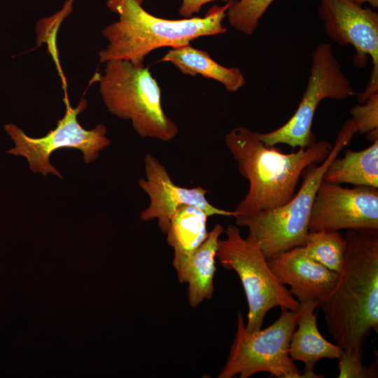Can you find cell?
Here are the masks:
<instances>
[{
  "mask_svg": "<svg viewBox=\"0 0 378 378\" xmlns=\"http://www.w3.org/2000/svg\"><path fill=\"white\" fill-rule=\"evenodd\" d=\"M343 267L319 303L328 332L342 350H362L378 330V230H346Z\"/></svg>",
  "mask_w": 378,
  "mask_h": 378,
  "instance_id": "obj_1",
  "label": "cell"
},
{
  "mask_svg": "<svg viewBox=\"0 0 378 378\" xmlns=\"http://www.w3.org/2000/svg\"><path fill=\"white\" fill-rule=\"evenodd\" d=\"M259 134L237 127L225 138L239 173L249 184L247 193L234 210L235 218L285 204L295 195L304 170L310 164L321 163L332 148L328 141L320 140L296 152L284 153L263 143Z\"/></svg>",
  "mask_w": 378,
  "mask_h": 378,
  "instance_id": "obj_2",
  "label": "cell"
},
{
  "mask_svg": "<svg viewBox=\"0 0 378 378\" xmlns=\"http://www.w3.org/2000/svg\"><path fill=\"white\" fill-rule=\"evenodd\" d=\"M142 3L143 0L107 1L106 5L119 15V20L102 30L108 44L99 52L101 62L127 60L144 64L146 56L155 49L190 44L195 38L227 31L223 21L230 1L223 6H213L202 18L181 20L154 16L142 7Z\"/></svg>",
  "mask_w": 378,
  "mask_h": 378,
  "instance_id": "obj_3",
  "label": "cell"
},
{
  "mask_svg": "<svg viewBox=\"0 0 378 378\" xmlns=\"http://www.w3.org/2000/svg\"><path fill=\"white\" fill-rule=\"evenodd\" d=\"M351 120L350 118L343 124L327 158L321 163L310 164L304 170L302 183L289 201L271 210L235 218L237 225L248 227V234L258 243L267 260L304 246L309 232L313 202L323 175L330 162L357 133Z\"/></svg>",
  "mask_w": 378,
  "mask_h": 378,
  "instance_id": "obj_4",
  "label": "cell"
},
{
  "mask_svg": "<svg viewBox=\"0 0 378 378\" xmlns=\"http://www.w3.org/2000/svg\"><path fill=\"white\" fill-rule=\"evenodd\" d=\"M98 80L108 110L130 120L138 135L163 141L176 136L178 128L162 108L160 86L144 64L108 61Z\"/></svg>",
  "mask_w": 378,
  "mask_h": 378,
  "instance_id": "obj_5",
  "label": "cell"
},
{
  "mask_svg": "<svg viewBox=\"0 0 378 378\" xmlns=\"http://www.w3.org/2000/svg\"><path fill=\"white\" fill-rule=\"evenodd\" d=\"M224 231L226 237L218 240L216 258L225 269L234 270L239 277L248 307L246 330H260L274 307L297 311L300 303L278 281L255 239L249 234L244 238L233 225Z\"/></svg>",
  "mask_w": 378,
  "mask_h": 378,
  "instance_id": "obj_6",
  "label": "cell"
},
{
  "mask_svg": "<svg viewBox=\"0 0 378 378\" xmlns=\"http://www.w3.org/2000/svg\"><path fill=\"white\" fill-rule=\"evenodd\" d=\"M270 326L247 331L241 313L237 314V330L227 361L218 378H248L265 372L279 378H300L302 373L289 355V343L296 328L298 312L281 309Z\"/></svg>",
  "mask_w": 378,
  "mask_h": 378,
  "instance_id": "obj_7",
  "label": "cell"
},
{
  "mask_svg": "<svg viewBox=\"0 0 378 378\" xmlns=\"http://www.w3.org/2000/svg\"><path fill=\"white\" fill-rule=\"evenodd\" d=\"M356 94L331 46L321 43L312 54L307 85L295 112L279 128L260 133V139L267 146L286 144L293 148H304L316 141L312 127L321 101L327 98L342 100Z\"/></svg>",
  "mask_w": 378,
  "mask_h": 378,
  "instance_id": "obj_8",
  "label": "cell"
},
{
  "mask_svg": "<svg viewBox=\"0 0 378 378\" xmlns=\"http://www.w3.org/2000/svg\"><path fill=\"white\" fill-rule=\"evenodd\" d=\"M64 102L66 106L64 116L57 121L55 129L44 136L30 137L12 123L4 126L15 144V147L8 150V153L26 158L30 169L35 173L41 172L44 176L50 173L62 178L59 171L50 162L51 154L60 148L78 149L83 153L85 162L90 163L97 158L102 150L110 145L104 125H98L88 130L78 122L77 117L87 106L84 98L73 108L65 93Z\"/></svg>",
  "mask_w": 378,
  "mask_h": 378,
  "instance_id": "obj_9",
  "label": "cell"
},
{
  "mask_svg": "<svg viewBox=\"0 0 378 378\" xmlns=\"http://www.w3.org/2000/svg\"><path fill=\"white\" fill-rule=\"evenodd\" d=\"M318 14L326 33L340 46L351 45L356 50L353 62L363 68L370 56L372 71L369 83L358 101L363 103L378 92V14L351 0H320Z\"/></svg>",
  "mask_w": 378,
  "mask_h": 378,
  "instance_id": "obj_10",
  "label": "cell"
},
{
  "mask_svg": "<svg viewBox=\"0 0 378 378\" xmlns=\"http://www.w3.org/2000/svg\"><path fill=\"white\" fill-rule=\"evenodd\" d=\"M378 230V188L342 187L321 181L316 192L309 231Z\"/></svg>",
  "mask_w": 378,
  "mask_h": 378,
  "instance_id": "obj_11",
  "label": "cell"
},
{
  "mask_svg": "<svg viewBox=\"0 0 378 378\" xmlns=\"http://www.w3.org/2000/svg\"><path fill=\"white\" fill-rule=\"evenodd\" d=\"M144 169L146 178H141L139 185L148 195L149 204L141 212L140 218L144 221L157 219L164 234L174 213L185 205L198 207L209 216L236 217L234 211L219 209L209 203L206 197L209 191L202 186L186 188L176 185L166 167L150 153L144 158Z\"/></svg>",
  "mask_w": 378,
  "mask_h": 378,
  "instance_id": "obj_12",
  "label": "cell"
},
{
  "mask_svg": "<svg viewBox=\"0 0 378 378\" xmlns=\"http://www.w3.org/2000/svg\"><path fill=\"white\" fill-rule=\"evenodd\" d=\"M269 266L283 285L300 303L320 302L334 288L339 274L309 257L298 246L267 260Z\"/></svg>",
  "mask_w": 378,
  "mask_h": 378,
  "instance_id": "obj_13",
  "label": "cell"
},
{
  "mask_svg": "<svg viewBox=\"0 0 378 378\" xmlns=\"http://www.w3.org/2000/svg\"><path fill=\"white\" fill-rule=\"evenodd\" d=\"M318 305L317 302L300 304L296 328L290 340L288 351L291 359L304 365L302 377H323L314 372L316 363L323 358L338 359L343 351L337 344L325 339L318 329L314 313Z\"/></svg>",
  "mask_w": 378,
  "mask_h": 378,
  "instance_id": "obj_14",
  "label": "cell"
},
{
  "mask_svg": "<svg viewBox=\"0 0 378 378\" xmlns=\"http://www.w3.org/2000/svg\"><path fill=\"white\" fill-rule=\"evenodd\" d=\"M224 232L223 227L216 223L205 241L190 256L185 265L176 272L178 280L188 284L189 304L197 307L205 299L212 298L214 278L216 271V260L218 240Z\"/></svg>",
  "mask_w": 378,
  "mask_h": 378,
  "instance_id": "obj_15",
  "label": "cell"
},
{
  "mask_svg": "<svg viewBox=\"0 0 378 378\" xmlns=\"http://www.w3.org/2000/svg\"><path fill=\"white\" fill-rule=\"evenodd\" d=\"M202 209L190 205L179 207L170 220L167 242L174 250L173 266L178 271L209 234L207 219Z\"/></svg>",
  "mask_w": 378,
  "mask_h": 378,
  "instance_id": "obj_16",
  "label": "cell"
},
{
  "mask_svg": "<svg viewBox=\"0 0 378 378\" xmlns=\"http://www.w3.org/2000/svg\"><path fill=\"white\" fill-rule=\"evenodd\" d=\"M159 62H170L186 75L214 79L232 92L242 88L246 82L239 69L224 66L214 61L207 52L190 44L172 48Z\"/></svg>",
  "mask_w": 378,
  "mask_h": 378,
  "instance_id": "obj_17",
  "label": "cell"
},
{
  "mask_svg": "<svg viewBox=\"0 0 378 378\" xmlns=\"http://www.w3.org/2000/svg\"><path fill=\"white\" fill-rule=\"evenodd\" d=\"M323 181L378 188V139L358 151L346 149L328 167Z\"/></svg>",
  "mask_w": 378,
  "mask_h": 378,
  "instance_id": "obj_18",
  "label": "cell"
},
{
  "mask_svg": "<svg viewBox=\"0 0 378 378\" xmlns=\"http://www.w3.org/2000/svg\"><path fill=\"white\" fill-rule=\"evenodd\" d=\"M302 246L312 259L338 274L341 272L344 261L346 240L340 231L309 232Z\"/></svg>",
  "mask_w": 378,
  "mask_h": 378,
  "instance_id": "obj_19",
  "label": "cell"
},
{
  "mask_svg": "<svg viewBox=\"0 0 378 378\" xmlns=\"http://www.w3.org/2000/svg\"><path fill=\"white\" fill-rule=\"evenodd\" d=\"M227 10L230 24L246 35L253 34L259 20L274 0H230Z\"/></svg>",
  "mask_w": 378,
  "mask_h": 378,
  "instance_id": "obj_20",
  "label": "cell"
},
{
  "mask_svg": "<svg viewBox=\"0 0 378 378\" xmlns=\"http://www.w3.org/2000/svg\"><path fill=\"white\" fill-rule=\"evenodd\" d=\"M339 360V378L377 377V364L363 365V350H343Z\"/></svg>",
  "mask_w": 378,
  "mask_h": 378,
  "instance_id": "obj_21",
  "label": "cell"
},
{
  "mask_svg": "<svg viewBox=\"0 0 378 378\" xmlns=\"http://www.w3.org/2000/svg\"><path fill=\"white\" fill-rule=\"evenodd\" d=\"M363 103L350 110L351 119L357 133L368 134L378 131V92L370 94Z\"/></svg>",
  "mask_w": 378,
  "mask_h": 378,
  "instance_id": "obj_22",
  "label": "cell"
},
{
  "mask_svg": "<svg viewBox=\"0 0 378 378\" xmlns=\"http://www.w3.org/2000/svg\"><path fill=\"white\" fill-rule=\"evenodd\" d=\"M214 1L216 0H183L178 11L185 18H191L193 13L200 10L203 5Z\"/></svg>",
  "mask_w": 378,
  "mask_h": 378,
  "instance_id": "obj_23",
  "label": "cell"
},
{
  "mask_svg": "<svg viewBox=\"0 0 378 378\" xmlns=\"http://www.w3.org/2000/svg\"><path fill=\"white\" fill-rule=\"evenodd\" d=\"M357 5L363 6L365 4H369L372 7L377 8L378 7V0H351Z\"/></svg>",
  "mask_w": 378,
  "mask_h": 378,
  "instance_id": "obj_24",
  "label": "cell"
}]
</instances>
